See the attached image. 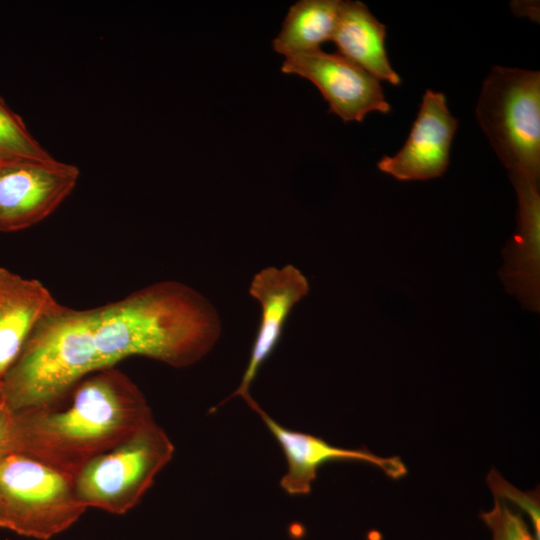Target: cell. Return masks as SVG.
<instances>
[{"label":"cell","mask_w":540,"mask_h":540,"mask_svg":"<svg viewBox=\"0 0 540 540\" xmlns=\"http://www.w3.org/2000/svg\"><path fill=\"white\" fill-rule=\"evenodd\" d=\"M308 292L307 278L292 264L281 268L269 266L254 275L249 294L260 304V323L241 382L225 401L237 396L246 401L251 397L252 382L279 344L292 309Z\"/></svg>","instance_id":"obj_9"},{"label":"cell","mask_w":540,"mask_h":540,"mask_svg":"<svg viewBox=\"0 0 540 540\" xmlns=\"http://www.w3.org/2000/svg\"><path fill=\"white\" fill-rule=\"evenodd\" d=\"M386 26L361 1H342L331 41L337 52L377 80L399 86L401 78L392 68L386 47Z\"/></svg>","instance_id":"obj_13"},{"label":"cell","mask_w":540,"mask_h":540,"mask_svg":"<svg viewBox=\"0 0 540 540\" xmlns=\"http://www.w3.org/2000/svg\"><path fill=\"white\" fill-rule=\"evenodd\" d=\"M458 120L450 113L442 92L427 89L402 148L384 155L377 168L400 181H422L442 176Z\"/></svg>","instance_id":"obj_8"},{"label":"cell","mask_w":540,"mask_h":540,"mask_svg":"<svg viewBox=\"0 0 540 540\" xmlns=\"http://www.w3.org/2000/svg\"><path fill=\"white\" fill-rule=\"evenodd\" d=\"M13 452H17L13 414L5 406L0 409V460Z\"/></svg>","instance_id":"obj_18"},{"label":"cell","mask_w":540,"mask_h":540,"mask_svg":"<svg viewBox=\"0 0 540 540\" xmlns=\"http://www.w3.org/2000/svg\"><path fill=\"white\" fill-rule=\"evenodd\" d=\"M79 175L77 166L55 158L0 162V232L46 219L71 194Z\"/></svg>","instance_id":"obj_6"},{"label":"cell","mask_w":540,"mask_h":540,"mask_svg":"<svg viewBox=\"0 0 540 540\" xmlns=\"http://www.w3.org/2000/svg\"><path fill=\"white\" fill-rule=\"evenodd\" d=\"M221 328L214 306L178 281L90 309L57 302L6 373L4 389L13 405L26 409L59 400L85 376L128 357L187 367L215 346Z\"/></svg>","instance_id":"obj_1"},{"label":"cell","mask_w":540,"mask_h":540,"mask_svg":"<svg viewBox=\"0 0 540 540\" xmlns=\"http://www.w3.org/2000/svg\"><path fill=\"white\" fill-rule=\"evenodd\" d=\"M4 397H3V391H2V382L0 383V409L5 407Z\"/></svg>","instance_id":"obj_19"},{"label":"cell","mask_w":540,"mask_h":540,"mask_svg":"<svg viewBox=\"0 0 540 540\" xmlns=\"http://www.w3.org/2000/svg\"><path fill=\"white\" fill-rule=\"evenodd\" d=\"M57 302L39 280L0 266V383L37 323Z\"/></svg>","instance_id":"obj_12"},{"label":"cell","mask_w":540,"mask_h":540,"mask_svg":"<svg viewBox=\"0 0 540 540\" xmlns=\"http://www.w3.org/2000/svg\"><path fill=\"white\" fill-rule=\"evenodd\" d=\"M518 199V224L503 250L499 272L507 291L523 307L540 309V189L539 180L510 176Z\"/></svg>","instance_id":"obj_11"},{"label":"cell","mask_w":540,"mask_h":540,"mask_svg":"<svg viewBox=\"0 0 540 540\" xmlns=\"http://www.w3.org/2000/svg\"><path fill=\"white\" fill-rule=\"evenodd\" d=\"M281 71L313 83L328 103V112L344 122H362L371 112L391 110L380 81L338 52L320 49L287 57Z\"/></svg>","instance_id":"obj_7"},{"label":"cell","mask_w":540,"mask_h":540,"mask_svg":"<svg viewBox=\"0 0 540 540\" xmlns=\"http://www.w3.org/2000/svg\"><path fill=\"white\" fill-rule=\"evenodd\" d=\"M478 124L509 175L540 180V72L494 66L482 83Z\"/></svg>","instance_id":"obj_3"},{"label":"cell","mask_w":540,"mask_h":540,"mask_svg":"<svg viewBox=\"0 0 540 540\" xmlns=\"http://www.w3.org/2000/svg\"><path fill=\"white\" fill-rule=\"evenodd\" d=\"M173 454L172 441L152 418L74 476L77 494L87 509L126 514L140 502Z\"/></svg>","instance_id":"obj_5"},{"label":"cell","mask_w":540,"mask_h":540,"mask_svg":"<svg viewBox=\"0 0 540 540\" xmlns=\"http://www.w3.org/2000/svg\"><path fill=\"white\" fill-rule=\"evenodd\" d=\"M74 477L20 452L0 460V528L50 540L86 512Z\"/></svg>","instance_id":"obj_4"},{"label":"cell","mask_w":540,"mask_h":540,"mask_svg":"<svg viewBox=\"0 0 540 540\" xmlns=\"http://www.w3.org/2000/svg\"><path fill=\"white\" fill-rule=\"evenodd\" d=\"M487 484L494 497L505 502H511L526 512L530 526L537 540H540V504L538 489L523 492L507 482L497 471L491 470Z\"/></svg>","instance_id":"obj_17"},{"label":"cell","mask_w":540,"mask_h":540,"mask_svg":"<svg viewBox=\"0 0 540 540\" xmlns=\"http://www.w3.org/2000/svg\"><path fill=\"white\" fill-rule=\"evenodd\" d=\"M342 0H299L290 6L273 50L285 58L311 53L331 41Z\"/></svg>","instance_id":"obj_14"},{"label":"cell","mask_w":540,"mask_h":540,"mask_svg":"<svg viewBox=\"0 0 540 540\" xmlns=\"http://www.w3.org/2000/svg\"><path fill=\"white\" fill-rule=\"evenodd\" d=\"M12 414L17 452L72 477L153 418L141 390L115 367L85 376L54 403Z\"/></svg>","instance_id":"obj_2"},{"label":"cell","mask_w":540,"mask_h":540,"mask_svg":"<svg viewBox=\"0 0 540 540\" xmlns=\"http://www.w3.org/2000/svg\"><path fill=\"white\" fill-rule=\"evenodd\" d=\"M54 158L33 137L22 118L0 96V162Z\"/></svg>","instance_id":"obj_15"},{"label":"cell","mask_w":540,"mask_h":540,"mask_svg":"<svg viewBox=\"0 0 540 540\" xmlns=\"http://www.w3.org/2000/svg\"><path fill=\"white\" fill-rule=\"evenodd\" d=\"M480 517L492 533V540H537L523 516L507 502L495 498L493 508Z\"/></svg>","instance_id":"obj_16"},{"label":"cell","mask_w":540,"mask_h":540,"mask_svg":"<svg viewBox=\"0 0 540 540\" xmlns=\"http://www.w3.org/2000/svg\"><path fill=\"white\" fill-rule=\"evenodd\" d=\"M245 402L261 417L284 453L287 471L280 480V486L289 495L309 494L318 469L335 460L363 461L377 466L393 479L407 473L406 466L398 456L381 457L364 447L345 449L331 445L320 437L280 425L252 397Z\"/></svg>","instance_id":"obj_10"}]
</instances>
